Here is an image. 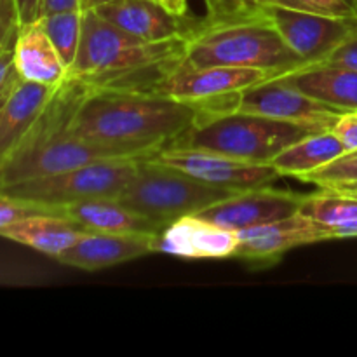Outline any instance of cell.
<instances>
[{
	"mask_svg": "<svg viewBox=\"0 0 357 357\" xmlns=\"http://www.w3.org/2000/svg\"><path fill=\"white\" fill-rule=\"evenodd\" d=\"M202 108L150 89L84 87L70 128L119 157H146L176 143Z\"/></svg>",
	"mask_w": 357,
	"mask_h": 357,
	"instance_id": "obj_1",
	"label": "cell"
},
{
	"mask_svg": "<svg viewBox=\"0 0 357 357\" xmlns=\"http://www.w3.org/2000/svg\"><path fill=\"white\" fill-rule=\"evenodd\" d=\"M185 38L150 44L131 37L94 10L82 13V37L66 80L86 87L150 89L181 63Z\"/></svg>",
	"mask_w": 357,
	"mask_h": 357,
	"instance_id": "obj_2",
	"label": "cell"
},
{
	"mask_svg": "<svg viewBox=\"0 0 357 357\" xmlns=\"http://www.w3.org/2000/svg\"><path fill=\"white\" fill-rule=\"evenodd\" d=\"M82 84L66 80L56 89L30 131L17 143L0 167V188L33 178L51 176L105 157H119L79 138L70 128L73 107Z\"/></svg>",
	"mask_w": 357,
	"mask_h": 357,
	"instance_id": "obj_3",
	"label": "cell"
},
{
	"mask_svg": "<svg viewBox=\"0 0 357 357\" xmlns=\"http://www.w3.org/2000/svg\"><path fill=\"white\" fill-rule=\"evenodd\" d=\"M180 65L194 68H258L278 77L298 70L307 63L284 44L275 28L258 13L248 17L195 23L194 30L185 38Z\"/></svg>",
	"mask_w": 357,
	"mask_h": 357,
	"instance_id": "obj_4",
	"label": "cell"
},
{
	"mask_svg": "<svg viewBox=\"0 0 357 357\" xmlns=\"http://www.w3.org/2000/svg\"><path fill=\"white\" fill-rule=\"evenodd\" d=\"M309 129L237 110H202L190 129L173 145L213 150L234 159L271 164Z\"/></svg>",
	"mask_w": 357,
	"mask_h": 357,
	"instance_id": "obj_5",
	"label": "cell"
},
{
	"mask_svg": "<svg viewBox=\"0 0 357 357\" xmlns=\"http://www.w3.org/2000/svg\"><path fill=\"white\" fill-rule=\"evenodd\" d=\"M232 194L236 192L211 187L183 171L157 162L152 157H142L117 199L132 211L166 227L181 216L195 215Z\"/></svg>",
	"mask_w": 357,
	"mask_h": 357,
	"instance_id": "obj_6",
	"label": "cell"
},
{
	"mask_svg": "<svg viewBox=\"0 0 357 357\" xmlns=\"http://www.w3.org/2000/svg\"><path fill=\"white\" fill-rule=\"evenodd\" d=\"M139 159L142 157H105L51 176L20 181L2 190L58 211L61 206L87 199L119 197Z\"/></svg>",
	"mask_w": 357,
	"mask_h": 357,
	"instance_id": "obj_7",
	"label": "cell"
},
{
	"mask_svg": "<svg viewBox=\"0 0 357 357\" xmlns=\"http://www.w3.org/2000/svg\"><path fill=\"white\" fill-rule=\"evenodd\" d=\"M272 73L241 66H185L178 63L150 91L195 105L202 110H230L239 94L271 79Z\"/></svg>",
	"mask_w": 357,
	"mask_h": 357,
	"instance_id": "obj_8",
	"label": "cell"
},
{
	"mask_svg": "<svg viewBox=\"0 0 357 357\" xmlns=\"http://www.w3.org/2000/svg\"><path fill=\"white\" fill-rule=\"evenodd\" d=\"M146 157H152L164 166L183 171L202 183L230 192L267 187L281 178L272 164L248 162L195 146L169 145Z\"/></svg>",
	"mask_w": 357,
	"mask_h": 357,
	"instance_id": "obj_9",
	"label": "cell"
},
{
	"mask_svg": "<svg viewBox=\"0 0 357 357\" xmlns=\"http://www.w3.org/2000/svg\"><path fill=\"white\" fill-rule=\"evenodd\" d=\"M230 110L291 122L312 132L331 131L344 112L319 103L300 91L284 75L271 77L236 98Z\"/></svg>",
	"mask_w": 357,
	"mask_h": 357,
	"instance_id": "obj_10",
	"label": "cell"
},
{
	"mask_svg": "<svg viewBox=\"0 0 357 357\" xmlns=\"http://www.w3.org/2000/svg\"><path fill=\"white\" fill-rule=\"evenodd\" d=\"M260 13L307 65L323 63L357 26V17H330L284 7L264 6Z\"/></svg>",
	"mask_w": 357,
	"mask_h": 357,
	"instance_id": "obj_11",
	"label": "cell"
},
{
	"mask_svg": "<svg viewBox=\"0 0 357 357\" xmlns=\"http://www.w3.org/2000/svg\"><path fill=\"white\" fill-rule=\"evenodd\" d=\"M302 194L275 190L272 185L250 188L215 202L197 215L232 230H244L265 225L296 215L302 204Z\"/></svg>",
	"mask_w": 357,
	"mask_h": 357,
	"instance_id": "obj_12",
	"label": "cell"
},
{
	"mask_svg": "<svg viewBox=\"0 0 357 357\" xmlns=\"http://www.w3.org/2000/svg\"><path fill=\"white\" fill-rule=\"evenodd\" d=\"M239 246L234 258L250 264H271L295 248L330 241V230L309 216L296 213L288 218L239 230Z\"/></svg>",
	"mask_w": 357,
	"mask_h": 357,
	"instance_id": "obj_13",
	"label": "cell"
},
{
	"mask_svg": "<svg viewBox=\"0 0 357 357\" xmlns=\"http://www.w3.org/2000/svg\"><path fill=\"white\" fill-rule=\"evenodd\" d=\"M239 246L237 230L227 229L195 215H185L167 223L155 241V251L187 260L234 258Z\"/></svg>",
	"mask_w": 357,
	"mask_h": 357,
	"instance_id": "obj_14",
	"label": "cell"
},
{
	"mask_svg": "<svg viewBox=\"0 0 357 357\" xmlns=\"http://www.w3.org/2000/svg\"><path fill=\"white\" fill-rule=\"evenodd\" d=\"M155 232H91L86 230L56 260L82 271H101L155 253Z\"/></svg>",
	"mask_w": 357,
	"mask_h": 357,
	"instance_id": "obj_15",
	"label": "cell"
},
{
	"mask_svg": "<svg viewBox=\"0 0 357 357\" xmlns=\"http://www.w3.org/2000/svg\"><path fill=\"white\" fill-rule=\"evenodd\" d=\"M131 37L150 44L187 38L195 23L167 13L155 0H114L94 10Z\"/></svg>",
	"mask_w": 357,
	"mask_h": 357,
	"instance_id": "obj_16",
	"label": "cell"
},
{
	"mask_svg": "<svg viewBox=\"0 0 357 357\" xmlns=\"http://www.w3.org/2000/svg\"><path fill=\"white\" fill-rule=\"evenodd\" d=\"M13 63L20 79L40 86L58 89L68 77V66L38 20L17 28L13 44Z\"/></svg>",
	"mask_w": 357,
	"mask_h": 357,
	"instance_id": "obj_17",
	"label": "cell"
},
{
	"mask_svg": "<svg viewBox=\"0 0 357 357\" xmlns=\"http://www.w3.org/2000/svg\"><path fill=\"white\" fill-rule=\"evenodd\" d=\"M54 87L17 79L0 100V167L44 112Z\"/></svg>",
	"mask_w": 357,
	"mask_h": 357,
	"instance_id": "obj_18",
	"label": "cell"
},
{
	"mask_svg": "<svg viewBox=\"0 0 357 357\" xmlns=\"http://www.w3.org/2000/svg\"><path fill=\"white\" fill-rule=\"evenodd\" d=\"M284 77L326 107L338 112H357V70L312 63L284 73Z\"/></svg>",
	"mask_w": 357,
	"mask_h": 357,
	"instance_id": "obj_19",
	"label": "cell"
},
{
	"mask_svg": "<svg viewBox=\"0 0 357 357\" xmlns=\"http://www.w3.org/2000/svg\"><path fill=\"white\" fill-rule=\"evenodd\" d=\"M59 215L66 216L84 230L91 232H155L164 229L153 220L132 211L117 197H98L73 202L58 208Z\"/></svg>",
	"mask_w": 357,
	"mask_h": 357,
	"instance_id": "obj_20",
	"label": "cell"
},
{
	"mask_svg": "<svg viewBox=\"0 0 357 357\" xmlns=\"http://www.w3.org/2000/svg\"><path fill=\"white\" fill-rule=\"evenodd\" d=\"M86 230L59 213H37L0 230V237L58 258Z\"/></svg>",
	"mask_w": 357,
	"mask_h": 357,
	"instance_id": "obj_21",
	"label": "cell"
},
{
	"mask_svg": "<svg viewBox=\"0 0 357 357\" xmlns=\"http://www.w3.org/2000/svg\"><path fill=\"white\" fill-rule=\"evenodd\" d=\"M344 153V145L331 131L309 132L286 146L271 164L281 176L303 180L307 174L321 169Z\"/></svg>",
	"mask_w": 357,
	"mask_h": 357,
	"instance_id": "obj_22",
	"label": "cell"
},
{
	"mask_svg": "<svg viewBox=\"0 0 357 357\" xmlns=\"http://www.w3.org/2000/svg\"><path fill=\"white\" fill-rule=\"evenodd\" d=\"M298 213L330 230L357 220V195L335 188H321L319 192L303 195Z\"/></svg>",
	"mask_w": 357,
	"mask_h": 357,
	"instance_id": "obj_23",
	"label": "cell"
},
{
	"mask_svg": "<svg viewBox=\"0 0 357 357\" xmlns=\"http://www.w3.org/2000/svg\"><path fill=\"white\" fill-rule=\"evenodd\" d=\"M38 21L44 26L45 33L49 35L54 47L58 49L65 65L70 68L72 63L75 61L80 37H82V10L73 9L45 14V16L38 17Z\"/></svg>",
	"mask_w": 357,
	"mask_h": 357,
	"instance_id": "obj_24",
	"label": "cell"
},
{
	"mask_svg": "<svg viewBox=\"0 0 357 357\" xmlns=\"http://www.w3.org/2000/svg\"><path fill=\"white\" fill-rule=\"evenodd\" d=\"M302 181L314 183L319 188L340 187V185L357 183V150L345 152L338 159L331 160L330 164L321 169L307 174Z\"/></svg>",
	"mask_w": 357,
	"mask_h": 357,
	"instance_id": "obj_25",
	"label": "cell"
},
{
	"mask_svg": "<svg viewBox=\"0 0 357 357\" xmlns=\"http://www.w3.org/2000/svg\"><path fill=\"white\" fill-rule=\"evenodd\" d=\"M264 6L284 7L300 13L345 17V20L357 17V6L352 0H264Z\"/></svg>",
	"mask_w": 357,
	"mask_h": 357,
	"instance_id": "obj_26",
	"label": "cell"
},
{
	"mask_svg": "<svg viewBox=\"0 0 357 357\" xmlns=\"http://www.w3.org/2000/svg\"><path fill=\"white\" fill-rule=\"evenodd\" d=\"M37 213L58 211L52 208H47V206L38 204V202H31L26 201V199L16 197V195L9 194V192L0 188V230L20 222V220L26 218V216L37 215Z\"/></svg>",
	"mask_w": 357,
	"mask_h": 357,
	"instance_id": "obj_27",
	"label": "cell"
},
{
	"mask_svg": "<svg viewBox=\"0 0 357 357\" xmlns=\"http://www.w3.org/2000/svg\"><path fill=\"white\" fill-rule=\"evenodd\" d=\"M206 20H234L258 14L264 7V0H206Z\"/></svg>",
	"mask_w": 357,
	"mask_h": 357,
	"instance_id": "obj_28",
	"label": "cell"
},
{
	"mask_svg": "<svg viewBox=\"0 0 357 357\" xmlns=\"http://www.w3.org/2000/svg\"><path fill=\"white\" fill-rule=\"evenodd\" d=\"M323 63L357 70V26L345 37V40L324 59Z\"/></svg>",
	"mask_w": 357,
	"mask_h": 357,
	"instance_id": "obj_29",
	"label": "cell"
},
{
	"mask_svg": "<svg viewBox=\"0 0 357 357\" xmlns=\"http://www.w3.org/2000/svg\"><path fill=\"white\" fill-rule=\"evenodd\" d=\"M331 132L340 139L345 152L357 150V112H344L331 128Z\"/></svg>",
	"mask_w": 357,
	"mask_h": 357,
	"instance_id": "obj_30",
	"label": "cell"
},
{
	"mask_svg": "<svg viewBox=\"0 0 357 357\" xmlns=\"http://www.w3.org/2000/svg\"><path fill=\"white\" fill-rule=\"evenodd\" d=\"M20 79L13 63V47H3L0 52V100Z\"/></svg>",
	"mask_w": 357,
	"mask_h": 357,
	"instance_id": "obj_31",
	"label": "cell"
},
{
	"mask_svg": "<svg viewBox=\"0 0 357 357\" xmlns=\"http://www.w3.org/2000/svg\"><path fill=\"white\" fill-rule=\"evenodd\" d=\"M38 7H40V0H16L20 26L21 24H26L38 20Z\"/></svg>",
	"mask_w": 357,
	"mask_h": 357,
	"instance_id": "obj_32",
	"label": "cell"
},
{
	"mask_svg": "<svg viewBox=\"0 0 357 357\" xmlns=\"http://www.w3.org/2000/svg\"><path fill=\"white\" fill-rule=\"evenodd\" d=\"M79 9V0H40L38 7V17L45 14L61 13V10Z\"/></svg>",
	"mask_w": 357,
	"mask_h": 357,
	"instance_id": "obj_33",
	"label": "cell"
},
{
	"mask_svg": "<svg viewBox=\"0 0 357 357\" xmlns=\"http://www.w3.org/2000/svg\"><path fill=\"white\" fill-rule=\"evenodd\" d=\"M159 6H162L167 13L178 17H187L188 14V0H155Z\"/></svg>",
	"mask_w": 357,
	"mask_h": 357,
	"instance_id": "obj_34",
	"label": "cell"
},
{
	"mask_svg": "<svg viewBox=\"0 0 357 357\" xmlns=\"http://www.w3.org/2000/svg\"><path fill=\"white\" fill-rule=\"evenodd\" d=\"M330 237L331 239H347V237H357V220L330 229Z\"/></svg>",
	"mask_w": 357,
	"mask_h": 357,
	"instance_id": "obj_35",
	"label": "cell"
},
{
	"mask_svg": "<svg viewBox=\"0 0 357 357\" xmlns=\"http://www.w3.org/2000/svg\"><path fill=\"white\" fill-rule=\"evenodd\" d=\"M108 2H114V0H79V9L82 13H86V10H96L98 7L105 6Z\"/></svg>",
	"mask_w": 357,
	"mask_h": 357,
	"instance_id": "obj_36",
	"label": "cell"
},
{
	"mask_svg": "<svg viewBox=\"0 0 357 357\" xmlns=\"http://www.w3.org/2000/svg\"><path fill=\"white\" fill-rule=\"evenodd\" d=\"M331 188H335V190L345 192V194H352V195H357V183L340 185V187H331Z\"/></svg>",
	"mask_w": 357,
	"mask_h": 357,
	"instance_id": "obj_37",
	"label": "cell"
},
{
	"mask_svg": "<svg viewBox=\"0 0 357 357\" xmlns=\"http://www.w3.org/2000/svg\"><path fill=\"white\" fill-rule=\"evenodd\" d=\"M3 47H7V45H0V52H2V49H3Z\"/></svg>",
	"mask_w": 357,
	"mask_h": 357,
	"instance_id": "obj_38",
	"label": "cell"
},
{
	"mask_svg": "<svg viewBox=\"0 0 357 357\" xmlns=\"http://www.w3.org/2000/svg\"><path fill=\"white\" fill-rule=\"evenodd\" d=\"M352 2H354V3H356V6H357V0H352Z\"/></svg>",
	"mask_w": 357,
	"mask_h": 357,
	"instance_id": "obj_39",
	"label": "cell"
}]
</instances>
